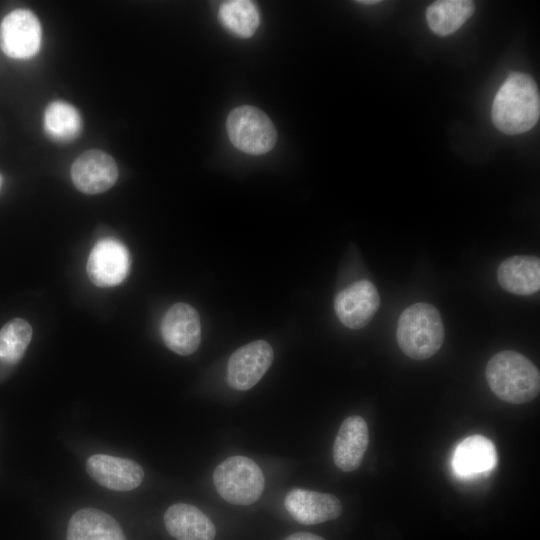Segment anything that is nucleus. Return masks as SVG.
Segmentation results:
<instances>
[{
    "label": "nucleus",
    "mask_w": 540,
    "mask_h": 540,
    "mask_svg": "<svg viewBox=\"0 0 540 540\" xmlns=\"http://www.w3.org/2000/svg\"><path fill=\"white\" fill-rule=\"evenodd\" d=\"M380 305L379 293L369 280H359L341 290L334 301L336 315L348 328L360 329L374 317Z\"/></svg>",
    "instance_id": "nucleus-10"
},
{
    "label": "nucleus",
    "mask_w": 540,
    "mask_h": 540,
    "mask_svg": "<svg viewBox=\"0 0 540 540\" xmlns=\"http://www.w3.org/2000/svg\"><path fill=\"white\" fill-rule=\"evenodd\" d=\"M86 471L99 485L114 491L133 490L144 478L143 468L137 462L106 454L90 456Z\"/></svg>",
    "instance_id": "nucleus-12"
},
{
    "label": "nucleus",
    "mask_w": 540,
    "mask_h": 540,
    "mask_svg": "<svg viewBox=\"0 0 540 540\" xmlns=\"http://www.w3.org/2000/svg\"><path fill=\"white\" fill-rule=\"evenodd\" d=\"M496 462L494 444L482 435H472L458 444L452 463L457 475L471 477L492 470Z\"/></svg>",
    "instance_id": "nucleus-18"
},
{
    "label": "nucleus",
    "mask_w": 540,
    "mask_h": 540,
    "mask_svg": "<svg viewBox=\"0 0 540 540\" xmlns=\"http://www.w3.org/2000/svg\"><path fill=\"white\" fill-rule=\"evenodd\" d=\"M379 2L380 1H378V0H360V1H358V3L366 4V5L376 4V3H379Z\"/></svg>",
    "instance_id": "nucleus-24"
},
{
    "label": "nucleus",
    "mask_w": 540,
    "mask_h": 540,
    "mask_svg": "<svg viewBox=\"0 0 540 540\" xmlns=\"http://www.w3.org/2000/svg\"><path fill=\"white\" fill-rule=\"evenodd\" d=\"M369 444L366 421L358 415L347 417L340 425L333 445L335 465L344 472L356 470Z\"/></svg>",
    "instance_id": "nucleus-14"
},
{
    "label": "nucleus",
    "mask_w": 540,
    "mask_h": 540,
    "mask_svg": "<svg viewBox=\"0 0 540 540\" xmlns=\"http://www.w3.org/2000/svg\"><path fill=\"white\" fill-rule=\"evenodd\" d=\"M274 358L271 345L264 340L245 344L232 353L227 365V383L238 391L255 386L270 368Z\"/></svg>",
    "instance_id": "nucleus-6"
},
{
    "label": "nucleus",
    "mask_w": 540,
    "mask_h": 540,
    "mask_svg": "<svg viewBox=\"0 0 540 540\" xmlns=\"http://www.w3.org/2000/svg\"><path fill=\"white\" fill-rule=\"evenodd\" d=\"M474 12L470 0H439L426 10V20L432 32L447 36L457 31Z\"/></svg>",
    "instance_id": "nucleus-19"
},
{
    "label": "nucleus",
    "mask_w": 540,
    "mask_h": 540,
    "mask_svg": "<svg viewBox=\"0 0 540 540\" xmlns=\"http://www.w3.org/2000/svg\"><path fill=\"white\" fill-rule=\"evenodd\" d=\"M2 183H3V179H2V176L0 175V189H1Z\"/></svg>",
    "instance_id": "nucleus-25"
},
{
    "label": "nucleus",
    "mask_w": 540,
    "mask_h": 540,
    "mask_svg": "<svg viewBox=\"0 0 540 540\" xmlns=\"http://www.w3.org/2000/svg\"><path fill=\"white\" fill-rule=\"evenodd\" d=\"M41 26L29 10L18 9L7 14L0 25V47L10 58L26 59L39 50Z\"/></svg>",
    "instance_id": "nucleus-7"
},
{
    "label": "nucleus",
    "mask_w": 540,
    "mask_h": 540,
    "mask_svg": "<svg viewBox=\"0 0 540 540\" xmlns=\"http://www.w3.org/2000/svg\"><path fill=\"white\" fill-rule=\"evenodd\" d=\"M130 268V256L126 247L115 239L98 241L87 261V274L98 287H112L120 284Z\"/></svg>",
    "instance_id": "nucleus-9"
},
{
    "label": "nucleus",
    "mask_w": 540,
    "mask_h": 540,
    "mask_svg": "<svg viewBox=\"0 0 540 540\" xmlns=\"http://www.w3.org/2000/svg\"><path fill=\"white\" fill-rule=\"evenodd\" d=\"M284 540H325V539L313 533L298 532V533L289 535Z\"/></svg>",
    "instance_id": "nucleus-23"
},
{
    "label": "nucleus",
    "mask_w": 540,
    "mask_h": 540,
    "mask_svg": "<svg viewBox=\"0 0 540 540\" xmlns=\"http://www.w3.org/2000/svg\"><path fill=\"white\" fill-rule=\"evenodd\" d=\"M540 97L533 78L512 73L495 95L491 117L494 126L508 135L529 131L539 120Z\"/></svg>",
    "instance_id": "nucleus-1"
},
{
    "label": "nucleus",
    "mask_w": 540,
    "mask_h": 540,
    "mask_svg": "<svg viewBox=\"0 0 540 540\" xmlns=\"http://www.w3.org/2000/svg\"><path fill=\"white\" fill-rule=\"evenodd\" d=\"M76 188L85 194H99L110 189L118 178V168L107 153L93 149L82 153L71 167Z\"/></svg>",
    "instance_id": "nucleus-11"
},
{
    "label": "nucleus",
    "mask_w": 540,
    "mask_h": 540,
    "mask_svg": "<svg viewBox=\"0 0 540 540\" xmlns=\"http://www.w3.org/2000/svg\"><path fill=\"white\" fill-rule=\"evenodd\" d=\"M32 338L30 324L14 318L0 329V360L8 365L17 364L23 357Z\"/></svg>",
    "instance_id": "nucleus-22"
},
{
    "label": "nucleus",
    "mask_w": 540,
    "mask_h": 540,
    "mask_svg": "<svg viewBox=\"0 0 540 540\" xmlns=\"http://www.w3.org/2000/svg\"><path fill=\"white\" fill-rule=\"evenodd\" d=\"M444 337L440 313L429 303H415L399 317L397 343L402 352L412 359L425 360L432 357L441 348Z\"/></svg>",
    "instance_id": "nucleus-3"
},
{
    "label": "nucleus",
    "mask_w": 540,
    "mask_h": 540,
    "mask_svg": "<svg viewBox=\"0 0 540 540\" xmlns=\"http://www.w3.org/2000/svg\"><path fill=\"white\" fill-rule=\"evenodd\" d=\"M66 540H126L120 524L95 508L76 511L70 518Z\"/></svg>",
    "instance_id": "nucleus-17"
},
{
    "label": "nucleus",
    "mask_w": 540,
    "mask_h": 540,
    "mask_svg": "<svg viewBox=\"0 0 540 540\" xmlns=\"http://www.w3.org/2000/svg\"><path fill=\"white\" fill-rule=\"evenodd\" d=\"M226 129L230 142L247 154H265L277 141V132L270 118L253 106L233 109L227 117Z\"/></svg>",
    "instance_id": "nucleus-5"
},
{
    "label": "nucleus",
    "mask_w": 540,
    "mask_h": 540,
    "mask_svg": "<svg viewBox=\"0 0 540 540\" xmlns=\"http://www.w3.org/2000/svg\"><path fill=\"white\" fill-rule=\"evenodd\" d=\"M213 482L218 494L235 505L255 503L261 497L265 485L258 464L241 455L231 456L221 462L214 470Z\"/></svg>",
    "instance_id": "nucleus-4"
},
{
    "label": "nucleus",
    "mask_w": 540,
    "mask_h": 540,
    "mask_svg": "<svg viewBox=\"0 0 540 540\" xmlns=\"http://www.w3.org/2000/svg\"><path fill=\"white\" fill-rule=\"evenodd\" d=\"M284 505L289 514L304 525L330 521L342 513L341 502L334 495L302 488L290 490Z\"/></svg>",
    "instance_id": "nucleus-13"
},
{
    "label": "nucleus",
    "mask_w": 540,
    "mask_h": 540,
    "mask_svg": "<svg viewBox=\"0 0 540 540\" xmlns=\"http://www.w3.org/2000/svg\"><path fill=\"white\" fill-rule=\"evenodd\" d=\"M161 335L171 351L182 356L194 353L201 341L198 312L189 304L182 302L174 304L162 319Z\"/></svg>",
    "instance_id": "nucleus-8"
},
{
    "label": "nucleus",
    "mask_w": 540,
    "mask_h": 540,
    "mask_svg": "<svg viewBox=\"0 0 540 540\" xmlns=\"http://www.w3.org/2000/svg\"><path fill=\"white\" fill-rule=\"evenodd\" d=\"M497 280L510 293L532 295L540 289V260L528 255L509 257L499 265Z\"/></svg>",
    "instance_id": "nucleus-16"
},
{
    "label": "nucleus",
    "mask_w": 540,
    "mask_h": 540,
    "mask_svg": "<svg viewBox=\"0 0 540 540\" xmlns=\"http://www.w3.org/2000/svg\"><path fill=\"white\" fill-rule=\"evenodd\" d=\"M167 532L176 540H214L215 526L196 506L177 503L164 514Z\"/></svg>",
    "instance_id": "nucleus-15"
},
{
    "label": "nucleus",
    "mask_w": 540,
    "mask_h": 540,
    "mask_svg": "<svg viewBox=\"0 0 540 540\" xmlns=\"http://www.w3.org/2000/svg\"><path fill=\"white\" fill-rule=\"evenodd\" d=\"M485 375L490 389L505 402L524 404L539 394V370L516 351L504 350L493 355L487 363Z\"/></svg>",
    "instance_id": "nucleus-2"
},
{
    "label": "nucleus",
    "mask_w": 540,
    "mask_h": 540,
    "mask_svg": "<svg viewBox=\"0 0 540 540\" xmlns=\"http://www.w3.org/2000/svg\"><path fill=\"white\" fill-rule=\"evenodd\" d=\"M81 118L78 111L64 101L50 103L44 113V128L54 140L68 142L81 131Z\"/></svg>",
    "instance_id": "nucleus-21"
},
{
    "label": "nucleus",
    "mask_w": 540,
    "mask_h": 540,
    "mask_svg": "<svg viewBox=\"0 0 540 540\" xmlns=\"http://www.w3.org/2000/svg\"><path fill=\"white\" fill-rule=\"evenodd\" d=\"M221 24L238 37L249 38L260 22L256 5L248 0H229L221 4L218 13Z\"/></svg>",
    "instance_id": "nucleus-20"
}]
</instances>
